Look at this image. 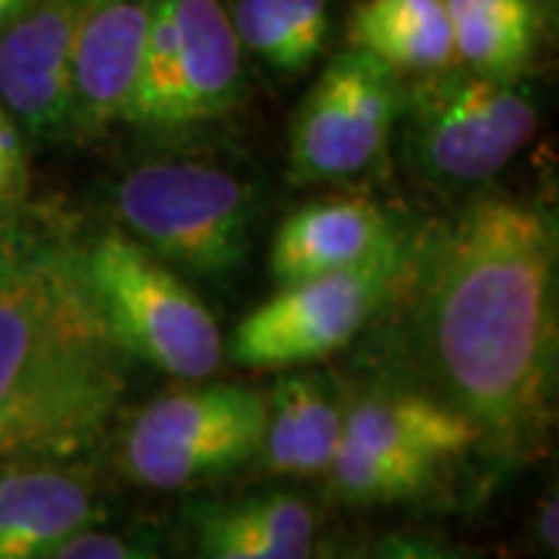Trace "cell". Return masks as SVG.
Wrapping results in <instances>:
<instances>
[{
	"label": "cell",
	"instance_id": "12",
	"mask_svg": "<svg viewBox=\"0 0 559 559\" xmlns=\"http://www.w3.org/2000/svg\"><path fill=\"white\" fill-rule=\"evenodd\" d=\"M476 439L479 429L457 407L411 392L367 395L345 411L342 423L345 444L417 469L429 479L439 476L448 460L469 451Z\"/></svg>",
	"mask_w": 559,
	"mask_h": 559
},
{
	"label": "cell",
	"instance_id": "15",
	"mask_svg": "<svg viewBox=\"0 0 559 559\" xmlns=\"http://www.w3.org/2000/svg\"><path fill=\"white\" fill-rule=\"evenodd\" d=\"M94 520L97 507L75 476L44 466L0 473V559H53Z\"/></svg>",
	"mask_w": 559,
	"mask_h": 559
},
{
	"label": "cell",
	"instance_id": "16",
	"mask_svg": "<svg viewBox=\"0 0 559 559\" xmlns=\"http://www.w3.org/2000/svg\"><path fill=\"white\" fill-rule=\"evenodd\" d=\"M261 451L267 469L283 476L326 473L342 441V411L336 392L318 373H286L267 395Z\"/></svg>",
	"mask_w": 559,
	"mask_h": 559
},
{
	"label": "cell",
	"instance_id": "1",
	"mask_svg": "<svg viewBox=\"0 0 559 559\" xmlns=\"http://www.w3.org/2000/svg\"><path fill=\"white\" fill-rule=\"evenodd\" d=\"M557 234L544 212L481 200L441 237L429 286L436 370L473 426L510 444L544 432L557 385Z\"/></svg>",
	"mask_w": 559,
	"mask_h": 559
},
{
	"label": "cell",
	"instance_id": "8",
	"mask_svg": "<svg viewBox=\"0 0 559 559\" xmlns=\"http://www.w3.org/2000/svg\"><path fill=\"white\" fill-rule=\"evenodd\" d=\"M399 72L358 47L323 66L289 124V180L352 178L380 159L401 119Z\"/></svg>",
	"mask_w": 559,
	"mask_h": 559
},
{
	"label": "cell",
	"instance_id": "19",
	"mask_svg": "<svg viewBox=\"0 0 559 559\" xmlns=\"http://www.w3.org/2000/svg\"><path fill=\"white\" fill-rule=\"evenodd\" d=\"M230 22L240 44L289 75L311 69L330 35L326 0H237Z\"/></svg>",
	"mask_w": 559,
	"mask_h": 559
},
{
	"label": "cell",
	"instance_id": "4",
	"mask_svg": "<svg viewBox=\"0 0 559 559\" xmlns=\"http://www.w3.org/2000/svg\"><path fill=\"white\" fill-rule=\"evenodd\" d=\"M119 215L156 259L197 274H230L249 249V190L200 162L134 168L119 183Z\"/></svg>",
	"mask_w": 559,
	"mask_h": 559
},
{
	"label": "cell",
	"instance_id": "22",
	"mask_svg": "<svg viewBox=\"0 0 559 559\" xmlns=\"http://www.w3.org/2000/svg\"><path fill=\"white\" fill-rule=\"evenodd\" d=\"M538 535L544 547H550V554H557V498L544 500L538 510Z\"/></svg>",
	"mask_w": 559,
	"mask_h": 559
},
{
	"label": "cell",
	"instance_id": "14",
	"mask_svg": "<svg viewBox=\"0 0 559 559\" xmlns=\"http://www.w3.org/2000/svg\"><path fill=\"white\" fill-rule=\"evenodd\" d=\"M178 22L175 131L227 116L240 100V50L221 0H171Z\"/></svg>",
	"mask_w": 559,
	"mask_h": 559
},
{
	"label": "cell",
	"instance_id": "17",
	"mask_svg": "<svg viewBox=\"0 0 559 559\" xmlns=\"http://www.w3.org/2000/svg\"><path fill=\"white\" fill-rule=\"evenodd\" d=\"M348 35L395 72H436L457 62L448 0H364Z\"/></svg>",
	"mask_w": 559,
	"mask_h": 559
},
{
	"label": "cell",
	"instance_id": "24",
	"mask_svg": "<svg viewBox=\"0 0 559 559\" xmlns=\"http://www.w3.org/2000/svg\"><path fill=\"white\" fill-rule=\"evenodd\" d=\"M370 559H414L411 554V538H401V535H392V538H385L373 550V557Z\"/></svg>",
	"mask_w": 559,
	"mask_h": 559
},
{
	"label": "cell",
	"instance_id": "25",
	"mask_svg": "<svg viewBox=\"0 0 559 559\" xmlns=\"http://www.w3.org/2000/svg\"><path fill=\"white\" fill-rule=\"evenodd\" d=\"M28 3H32V0H0V28H7Z\"/></svg>",
	"mask_w": 559,
	"mask_h": 559
},
{
	"label": "cell",
	"instance_id": "18",
	"mask_svg": "<svg viewBox=\"0 0 559 559\" xmlns=\"http://www.w3.org/2000/svg\"><path fill=\"white\" fill-rule=\"evenodd\" d=\"M448 16L457 60L479 75L516 79L535 50V0H448Z\"/></svg>",
	"mask_w": 559,
	"mask_h": 559
},
{
	"label": "cell",
	"instance_id": "7",
	"mask_svg": "<svg viewBox=\"0 0 559 559\" xmlns=\"http://www.w3.org/2000/svg\"><path fill=\"white\" fill-rule=\"evenodd\" d=\"M404 249L395 246L380 259L280 286L237 323L230 355L242 367L283 370L330 358L345 348L377 314L401 274Z\"/></svg>",
	"mask_w": 559,
	"mask_h": 559
},
{
	"label": "cell",
	"instance_id": "11",
	"mask_svg": "<svg viewBox=\"0 0 559 559\" xmlns=\"http://www.w3.org/2000/svg\"><path fill=\"white\" fill-rule=\"evenodd\" d=\"M395 246L399 234L377 202L358 197L308 202L280 224L271 242V277L289 286L367 264Z\"/></svg>",
	"mask_w": 559,
	"mask_h": 559
},
{
	"label": "cell",
	"instance_id": "3",
	"mask_svg": "<svg viewBox=\"0 0 559 559\" xmlns=\"http://www.w3.org/2000/svg\"><path fill=\"white\" fill-rule=\"evenodd\" d=\"M91 289L124 355L178 380H209L221 367V330L205 301L146 246L106 234L84 249Z\"/></svg>",
	"mask_w": 559,
	"mask_h": 559
},
{
	"label": "cell",
	"instance_id": "10",
	"mask_svg": "<svg viewBox=\"0 0 559 559\" xmlns=\"http://www.w3.org/2000/svg\"><path fill=\"white\" fill-rule=\"evenodd\" d=\"M156 0H87L72 47L69 134L124 121Z\"/></svg>",
	"mask_w": 559,
	"mask_h": 559
},
{
	"label": "cell",
	"instance_id": "2",
	"mask_svg": "<svg viewBox=\"0 0 559 559\" xmlns=\"http://www.w3.org/2000/svg\"><path fill=\"white\" fill-rule=\"evenodd\" d=\"M124 389L84 249L44 221H0V463L84 454Z\"/></svg>",
	"mask_w": 559,
	"mask_h": 559
},
{
	"label": "cell",
	"instance_id": "23",
	"mask_svg": "<svg viewBox=\"0 0 559 559\" xmlns=\"http://www.w3.org/2000/svg\"><path fill=\"white\" fill-rule=\"evenodd\" d=\"M411 554H414V559H463L460 554H454L451 547L423 538H411Z\"/></svg>",
	"mask_w": 559,
	"mask_h": 559
},
{
	"label": "cell",
	"instance_id": "9",
	"mask_svg": "<svg viewBox=\"0 0 559 559\" xmlns=\"http://www.w3.org/2000/svg\"><path fill=\"white\" fill-rule=\"evenodd\" d=\"M87 0H32L0 28V103L35 138L69 134L72 47Z\"/></svg>",
	"mask_w": 559,
	"mask_h": 559
},
{
	"label": "cell",
	"instance_id": "26",
	"mask_svg": "<svg viewBox=\"0 0 559 559\" xmlns=\"http://www.w3.org/2000/svg\"><path fill=\"white\" fill-rule=\"evenodd\" d=\"M326 559H364V554L360 550H340V554H333V557Z\"/></svg>",
	"mask_w": 559,
	"mask_h": 559
},
{
	"label": "cell",
	"instance_id": "5",
	"mask_svg": "<svg viewBox=\"0 0 559 559\" xmlns=\"http://www.w3.org/2000/svg\"><path fill=\"white\" fill-rule=\"evenodd\" d=\"M401 112L407 143L436 178L476 183L498 175L538 131V109L510 81L436 69L414 84Z\"/></svg>",
	"mask_w": 559,
	"mask_h": 559
},
{
	"label": "cell",
	"instance_id": "13",
	"mask_svg": "<svg viewBox=\"0 0 559 559\" xmlns=\"http://www.w3.org/2000/svg\"><path fill=\"white\" fill-rule=\"evenodd\" d=\"M200 559H311L314 513L289 491L209 500L190 510Z\"/></svg>",
	"mask_w": 559,
	"mask_h": 559
},
{
	"label": "cell",
	"instance_id": "20",
	"mask_svg": "<svg viewBox=\"0 0 559 559\" xmlns=\"http://www.w3.org/2000/svg\"><path fill=\"white\" fill-rule=\"evenodd\" d=\"M53 559H159V554L134 538H121L112 532H97V528H81L79 535L62 544Z\"/></svg>",
	"mask_w": 559,
	"mask_h": 559
},
{
	"label": "cell",
	"instance_id": "21",
	"mask_svg": "<svg viewBox=\"0 0 559 559\" xmlns=\"http://www.w3.org/2000/svg\"><path fill=\"white\" fill-rule=\"evenodd\" d=\"M28 171H25V146L16 119L0 103V209L13 205L25 193Z\"/></svg>",
	"mask_w": 559,
	"mask_h": 559
},
{
	"label": "cell",
	"instance_id": "6",
	"mask_svg": "<svg viewBox=\"0 0 559 559\" xmlns=\"http://www.w3.org/2000/svg\"><path fill=\"white\" fill-rule=\"evenodd\" d=\"M264 417L267 401L246 385L168 392L131 423L124 466L134 481L159 491L234 473L261 451Z\"/></svg>",
	"mask_w": 559,
	"mask_h": 559
}]
</instances>
